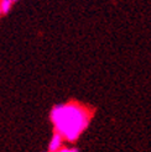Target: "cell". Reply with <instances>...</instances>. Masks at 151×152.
<instances>
[{"label": "cell", "instance_id": "cell-1", "mask_svg": "<svg viewBox=\"0 0 151 152\" xmlns=\"http://www.w3.org/2000/svg\"><path fill=\"white\" fill-rule=\"evenodd\" d=\"M55 132L61 135L65 141L74 142L88 127L92 111L79 103H66L55 105L50 114Z\"/></svg>", "mask_w": 151, "mask_h": 152}, {"label": "cell", "instance_id": "cell-2", "mask_svg": "<svg viewBox=\"0 0 151 152\" xmlns=\"http://www.w3.org/2000/svg\"><path fill=\"white\" fill-rule=\"evenodd\" d=\"M63 141L65 140H63L62 136L58 135L57 132H55L54 136H52L51 141H50V143H48V152H55V151L59 150L63 145Z\"/></svg>", "mask_w": 151, "mask_h": 152}, {"label": "cell", "instance_id": "cell-3", "mask_svg": "<svg viewBox=\"0 0 151 152\" xmlns=\"http://www.w3.org/2000/svg\"><path fill=\"white\" fill-rule=\"evenodd\" d=\"M11 6H12V3L10 0H0V9H1L3 15L9 14V11L11 10Z\"/></svg>", "mask_w": 151, "mask_h": 152}, {"label": "cell", "instance_id": "cell-4", "mask_svg": "<svg viewBox=\"0 0 151 152\" xmlns=\"http://www.w3.org/2000/svg\"><path fill=\"white\" fill-rule=\"evenodd\" d=\"M55 152H78V151H77V148H73V147H61Z\"/></svg>", "mask_w": 151, "mask_h": 152}, {"label": "cell", "instance_id": "cell-5", "mask_svg": "<svg viewBox=\"0 0 151 152\" xmlns=\"http://www.w3.org/2000/svg\"><path fill=\"white\" fill-rule=\"evenodd\" d=\"M10 1H11V3L14 4V3H16V1H18V0H10Z\"/></svg>", "mask_w": 151, "mask_h": 152}, {"label": "cell", "instance_id": "cell-6", "mask_svg": "<svg viewBox=\"0 0 151 152\" xmlns=\"http://www.w3.org/2000/svg\"><path fill=\"white\" fill-rule=\"evenodd\" d=\"M1 15H3V12H1V9H0V16H1Z\"/></svg>", "mask_w": 151, "mask_h": 152}, {"label": "cell", "instance_id": "cell-7", "mask_svg": "<svg viewBox=\"0 0 151 152\" xmlns=\"http://www.w3.org/2000/svg\"><path fill=\"white\" fill-rule=\"evenodd\" d=\"M47 152H48V151H47Z\"/></svg>", "mask_w": 151, "mask_h": 152}]
</instances>
